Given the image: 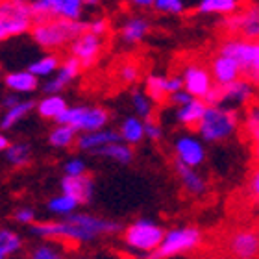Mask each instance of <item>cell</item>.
<instances>
[{"instance_id": "1", "label": "cell", "mask_w": 259, "mask_h": 259, "mask_svg": "<svg viewBox=\"0 0 259 259\" xmlns=\"http://www.w3.org/2000/svg\"><path fill=\"white\" fill-rule=\"evenodd\" d=\"M33 224V222H32ZM120 232V224L108 221L102 217L87 215V213H70L63 221L37 222L32 226V233L39 239L56 241V243H91L104 235H113Z\"/></svg>"}, {"instance_id": "2", "label": "cell", "mask_w": 259, "mask_h": 259, "mask_svg": "<svg viewBox=\"0 0 259 259\" xmlns=\"http://www.w3.org/2000/svg\"><path fill=\"white\" fill-rule=\"evenodd\" d=\"M87 30V21H67V19H47L33 22L30 28L33 43L47 50H60Z\"/></svg>"}, {"instance_id": "3", "label": "cell", "mask_w": 259, "mask_h": 259, "mask_svg": "<svg viewBox=\"0 0 259 259\" xmlns=\"http://www.w3.org/2000/svg\"><path fill=\"white\" fill-rule=\"evenodd\" d=\"M239 128L237 109L222 106H205V111L200 119L196 132L205 143H222L232 137Z\"/></svg>"}, {"instance_id": "4", "label": "cell", "mask_w": 259, "mask_h": 259, "mask_svg": "<svg viewBox=\"0 0 259 259\" xmlns=\"http://www.w3.org/2000/svg\"><path fill=\"white\" fill-rule=\"evenodd\" d=\"M33 15L26 0H2L0 2V43L21 37L30 32Z\"/></svg>"}, {"instance_id": "5", "label": "cell", "mask_w": 259, "mask_h": 259, "mask_svg": "<svg viewBox=\"0 0 259 259\" xmlns=\"http://www.w3.org/2000/svg\"><path fill=\"white\" fill-rule=\"evenodd\" d=\"M219 54L233 58L237 61L241 76L248 78L257 85L259 80V43L257 39L246 37H230L221 45Z\"/></svg>"}, {"instance_id": "6", "label": "cell", "mask_w": 259, "mask_h": 259, "mask_svg": "<svg viewBox=\"0 0 259 259\" xmlns=\"http://www.w3.org/2000/svg\"><path fill=\"white\" fill-rule=\"evenodd\" d=\"M58 124H69L76 130V132H95V130L106 128L109 122V113L108 109L104 108H89V106H74V108L63 109V113L56 119Z\"/></svg>"}, {"instance_id": "7", "label": "cell", "mask_w": 259, "mask_h": 259, "mask_svg": "<svg viewBox=\"0 0 259 259\" xmlns=\"http://www.w3.org/2000/svg\"><path fill=\"white\" fill-rule=\"evenodd\" d=\"M163 228L154 221H135L134 224H130L124 232V243L128 248H132L134 252H154L157 250L159 243H161Z\"/></svg>"}, {"instance_id": "8", "label": "cell", "mask_w": 259, "mask_h": 259, "mask_svg": "<svg viewBox=\"0 0 259 259\" xmlns=\"http://www.w3.org/2000/svg\"><path fill=\"white\" fill-rule=\"evenodd\" d=\"M33 22L47 21V19H67V21H80L83 17L81 0H32Z\"/></svg>"}, {"instance_id": "9", "label": "cell", "mask_w": 259, "mask_h": 259, "mask_svg": "<svg viewBox=\"0 0 259 259\" xmlns=\"http://www.w3.org/2000/svg\"><path fill=\"white\" fill-rule=\"evenodd\" d=\"M202 244V233L193 226L176 228L163 235L161 243L157 246L159 257H174L180 254H189Z\"/></svg>"}, {"instance_id": "10", "label": "cell", "mask_w": 259, "mask_h": 259, "mask_svg": "<svg viewBox=\"0 0 259 259\" xmlns=\"http://www.w3.org/2000/svg\"><path fill=\"white\" fill-rule=\"evenodd\" d=\"M255 83L248 80V78H237V80L219 85V102L217 106L230 109H239L244 106H250L254 102L255 97Z\"/></svg>"}, {"instance_id": "11", "label": "cell", "mask_w": 259, "mask_h": 259, "mask_svg": "<svg viewBox=\"0 0 259 259\" xmlns=\"http://www.w3.org/2000/svg\"><path fill=\"white\" fill-rule=\"evenodd\" d=\"M226 19L222 21V26L230 33H241V37L257 39L259 35V10L257 6L248 4L243 10L239 8L230 15H224Z\"/></svg>"}, {"instance_id": "12", "label": "cell", "mask_w": 259, "mask_h": 259, "mask_svg": "<svg viewBox=\"0 0 259 259\" xmlns=\"http://www.w3.org/2000/svg\"><path fill=\"white\" fill-rule=\"evenodd\" d=\"M69 45H70V56H74L76 60L80 61L81 69H91L93 65L98 61L104 49L102 37L91 33L89 30L81 32Z\"/></svg>"}, {"instance_id": "13", "label": "cell", "mask_w": 259, "mask_h": 259, "mask_svg": "<svg viewBox=\"0 0 259 259\" xmlns=\"http://www.w3.org/2000/svg\"><path fill=\"white\" fill-rule=\"evenodd\" d=\"M174 152H176V159L189 167H200L205 161V148L202 145V141L194 135H182L176 139L174 145Z\"/></svg>"}, {"instance_id": "14", "label": "cell", "mask_w": 259, "mask_h": 259, "mask_svg": "<svg viewBox=\"0 0 259 259\" xmlns=\"http://www.w3.org/2000/svg\"><path fill=\"white\" fill-rule=\"evenodd\" d=\"M81 72V65L80 61L76 60L74 56H69L65 61H61L58 70L54 72V78L47 80V83L43 85V93L47 95H56V93H61L63 87H67L70 81H74Z\"/></svg>"}, {"instance_id": "15", "label": "cell", "mask_w": 259, "mask_h": 259, "mask_svg": "<svg viewBox=\"0 0 259 259\" xmlns=\"http://www.w3.org/2000/svg\"><path fill=\"white\" fill-rule=\"evenodd\" d=\"M182 81H184L185 91L194 98H204V95L213 85L211 72L205 67H202V65H189V67H185L184 74H182Z\"/></svg>"}, {"instance_id": "16", "label": "cell", "mask_w": 259, "mask_h": 259, "mask_svg": "<svg viewBox=\"0 0 259 259\" xmlns=\"http://www.w3.org/2000/svg\"><path fill=\"white\" fill-rule=\"evenodd\" d=\"M95 184L89 174H78V176H67L61 180V193L69 194L78 204H87L93 198Z\"/></svg>"}, {"instance_id": "17", "label": "cell", "mask_w": 259, "mask_h": 259, "mask_svg": "<svg viewBox=\"0 0 259 259\" xmlns=\"http://www.w3.org/2000/svg\"><path fill=\"white\" fill-rule=\"evenodd\" d=\"M230 252L235 257L254 259L259 252V237L252 230H241L230 239Z\"/></svg>"}, {"instance_id": "18", "label": "cell", "mask_w": 259, "mask_h": 259, "mask_svg": "<svg viewBox=\"0 0 259 259\" xmlns=\"http://www.w3.org/2000/svg\"><path fill=\"white\" fill-rule=\"evenodd\" d=\"M209 72L211 78H213V83H219V85H224V83H230V81L241 78V69H239L237 61L222 54H219L215 60L211 61Z\"/></svg>"}, {"instance_id": "19", "label": "cell", "mask_w": 259, "mask_h": 259, "mask_svg": "<svg viewBox=\"0 0 259 259\" xmlns=\"http://www.w3.org/2000/svg\"><path fill=\"white\" fill-rule=\"evenodd\" d=\"M174 167H176V172H178L180 180H182V185H184V189L187 191V193L193 194V196H202V194H205L207 184H205L204 176H202L196 168L189 167V165H185V163L178 161V159L174 163Z\"/></svg>"}, {"instance_id": "20", "label": "cell", "mask_w": 259, "mask_h": 259, "mask_svg": "<svg viewBox=\"0 0 259 259\" xmlns=\"http://www.w3.org/2000/svg\"><path fill=\"white\" fill-rule=\"evenodd\" d=\"M113 141H120L119 132L100 128V130H95V132H85V134H81V137L76 139L74 145L78 146L81 152H89V154H91L93 150H97V148L108 145V143H113Z\"/></svg>"}, {"instance_id": "21", "label": "cell", "mask_w": 259, "mask_h": 259, "mask_svg": "<svg viewBox=\"0 0 259 259\" xmlns=\"http://www.w3.org/2000/svg\"><path fill=\"white\" fill-rule=\"evenodd\" d=\"M205 106L207 104L202 100V98H191L189 102L178 106V111H176V122L182 124L187 130H196L200 119L205 111Z\"/></svg>"}, {"instance_id": "22", "label": "cell", "mask_w": 259, "mask_h": 259, "mask_svg": "<svg viewBox=\"0 0 259 259\" xmlns=\"http://www.w3.org/2000/svg\"><path fill=\"white\" fill-rule=\"evenodd\" d=\"M148 32H150V22L146 21L145 17L134 15L120 28V39L126 45H137L148 35Z\"/></svg>"}, {"instance_id": "23", "label": "cell", "mask_w": 259, "mask_h": 259, "mask_svg": "<svg viewBox=\"0 0 259 259\" xmlns=\"http://www.w3.org/2000/svg\"><path fill=\"white\" fill-rule=\"evenodd\" d=\"M39 85V78L30 70H15L6 76V87L13 93H33Z\"/></svg>"}, {"instance_id": "24", "label": "cell", "mask_w": 259, "mask_h": 259, "mask_svg": "<svg viewBox=\"0 0 259 259\" xmlns=\"http://www.w3.org/2000/svg\"><path fill=\"white\" fill-rule=\"evenodd\" d=\"M93 156H100V157H108V159H113L117 163H122V165H128L132 159H134V150L132 146L126 145L124 141H113V143H108V145L100 146L97 150L91 152Z\"/></svg>"}, {"instance_id": "25", "label": "cell", "mask_w": 259, "mask_h": 259, "mask_svg": "<svg viewBox=\"0 0 259 259\" xmlns=\"http://www.w3.org/2000/svg\"><path fill=\"white\" fill-rule=\"evenodd\" d=\"M120 141H124L126 145H139L141 141L145 139V120L135 117H128L124 122H120L119 128Z\"/></svg>"}, {"instance_id": "26", "label": "cell", "mask_w": 259, "mask_h": 259, "mask_svg": "<svg viewBox=\"0 0 259 259\" xmlns=\"http://www.w3.org/2000/svg\"><path fill=\"white\" fill-rule=\"evenodd\" d=\"M145 93L148 95L154 104L167 102L168 89H167V76L163 74H148L145 81Z\"/></svg>"}, {"instance_id": "27", "label": "cell", "mask_w": 259, "mask_h": 259, "mask_svg": "<svg viewBox=\"0 0 259 259\" xmlns=\"http://www.w3.org/2000/svg\"><path fill=\"white\" fill-rule=\"evenodd\" d=\"M35 108H37V113L41 115L43 119L56 120L63 113V109L67 108V102H65L63 97H60V95L56 93V95H47Z\"/></svg>"}, {"instance_id": "28", "label": "cell", "mask_w": 259, "mask_h": 259, "mask_svg": "<svg viewBox=\"0 0 259 259\" xmlns=\"http://www.w3.org/2000/svg\"><path fill=\"white\" fill-rule=\"evenodd\" d=\"M60 63H61L60 54L52 52V54H47V56H43V58L33 60L32 63L28 65V70H30L32 74L37 76V78H47V76L54 74L56 70H58V67H60Z\"/></svg>"}, {"instance_id": "29", "label": "cell", "mask_w": 259, "mask_h": 259, "mask_svg": "<svg viewBox=\"0 0 259 259\" xmlns=\"http://www.w3.org/2000/svg\"><path fill=\"white\" fill-rule=\"evenodd\" d=\"M241 6H243L241 2H233V0H200L196 10L200 13H205V15H211V13L230 15L233 11H237Z\"/></svg>"}, {"instance_id": "30", "label": "cell", "mask_w": 259, "mask_h": 259, "mask_svg": "<svg viewBox=\"0 0 259 259\" xmlns=\"http://www.w3.org/2000/svg\"><path fill=\"white\" fill-rule=\"evenodd\" d=\"M35 108V104H33V100H19V102L15 104V106H11V108H8V111L4 113V117H2V128L4 130H10L13 128V126L19 122V120H22L24 117H26L32 109Z\"/></svg>"}, {"instance_id": "31", "label": "cell", "mask_w": 259, "mask_h": 259, "mask_svg": "<svg viewBox=\"0 0 259 259\" xmlns=\"http://www.w3.org/2000/svg\"><path fill=\"white\" fill-rule=\"evenodd\" d=\"M76 132L72 126L69 124H58L49 135V141L50 145L56 146V148H70V146H74L76 143Z\"/></svg>"}, {"instance_id": "32", "label": "cell", "mask_w": 259, "mask_h": 259, "mask_svg": "<svg viewBox=\"0 0 259 259\" xmlns=\"http://www.w3.org/2000/svg\"><path fill=\"white\" fill-rule=\"evenodd\" d=\"M132 104H134V109L139 119L152 120V117H154V102L148 98V95L145 91L134 89L132 91Z\"/></svg>"}, {"instance_id": "33", "label": "cell", "mask_w": 259, "mask_h": 259, "mask_svg": "<svg viewBox=\"0 0 259 259\" xmlns=\"http://www.w3.org/2000/svg\"><path fill=\"white\" fill-rule=\"evenodd\" d=\"M22 248V239L11 230H0V259H8Z\"/></svg>"}, {"instance_id": "34", "label": "cell", "mask_w": 259, "mask_h": 259, "mask_svg": "<svg viewBox=\"0 0 259 259\" xmlns=\"http://www.w3.org/2000/svg\"><path fill=\"white\" fill-rule=\"evenodd\" d=\"M78 205H80V204H78L74 198H70L69 194L61 193L60 196L50 198L49 204H47V207H49V211L52 213V215L67 217V215H70V213H74Z\"/></svg>"}, {"instance_id": "35", "label": "cell", "mask_w": 259, "mask_h": 259, "mask_svg": "<svg viewBox=\"0 0 259 259\" xmlns=\"http://www.w3.org/2000/svg\"><path fill=\"white\" fill-rule=\"evenodd\" d=\"M4 152H6V159L13 167H26L28 163L32 161V150H30V146L22 145V143L10 145Z\"/></svg>"}, {"instance_id": "36", "label": "cell", "mask_w": 259, "mask_h": 259, "mask_svg": "<svg viewBox=\"0 0 259 259\" xmlns=\"http://www.w3.org/2000/svg\"><path fill=\"white\" fill-rule=\"evenodd\" d=\"M152 8L161 15H182L185 11V0H154Z\"/></svg>"}, {"instance_id": "37", "label": "cell", "mask_w": 259, "mask_h": 259, "mask_svg": "<svg viewBox=\"0 0 259 259\" xmlns=\"http://www.w3.org/2000/svg\"><path fill=\"white\" fill-rule=\"evenodd\" d=\"M244 130L252 141L259 139V109L257 106H248V113H246V119H244Z\"/></svg>"}, {"instance_id": "38", "label": "cell", "mask_w": 259, "mask_h": 259, "mask_svg": "<svg viewBox=\"0 0 259 259\" xmlns=\"http://www.w3.org/2000/svg\"><path fill=\"white\" fill-rule=\"evenodd\" d=\"M30 257L33 259H61L63 257V252H61L56 244H41L33 250Z\"/></svg>"}, {"instance_id": "39", "label": "cell", "mask_w": 259, "mask_h": 259, "mask_svg": "<svg viewBox=\"0 0 259 259\" xmlns=\"http://www.w3.org/2000/svg\"><path fill=\"white\" fill-rule=\"evenodd\" d=\"M141 70L135 63H124L119 69V78L122 80V83H135L139 80Z\"/></svg>"}, {"instance_id": "40", "label": "cell", "mask_w": 259, "mask_h": 259, "mask_svg": "<svg viewBox=\"0 0 259 259\" xmlns=\"http://www.w3.org/2000/svg\"><path fill=\"white\" fill-rule=\"evenodd\" d=\"M65 174L67 176H78V174H85L87 172V165L83 159L80 157H74V159H69V161L63 165Z\"/></svg>"}, {"instance_id": "41", "label": "cell", "mask_w": 259, "mask_h": 259, "mask_svg": "<svg viewBox=\"0 0 259 259\" xmlns=\"http://www.w3.org/2000/svg\"><path fill=\"white\" fill-rule=\"evenodd\" d=\"M87 30L98 37H102L106 35L109 30V24H108V19H104V17H98V19H93V21L87 22Z\"/></svg>"}, {"instance_id": "42", "label": "cell", "mask_w": 259, "mask_h": 259, "mask_svg": "<svg viewBox=\"0 0 259 259\" xmlns=\"http://www.w3.org/2000/svg\"><path fill=\"white\" fill-rule=\"evenodd\" d=\"M145 137H148L152 141H159L163 137L161 126L154 122V120H145Z\"/></svg>"}, {"instance_id": "43", "label": "cell", "mask_w": 259, "mask_h": 259, "mask_svg": "<svg viewBox=\"0 0 259 259\" xmlns=\"http://www.w3.org/2000/svg\"><path fill=\"white\" fill-rule=\"evenodd\" d=\"M191 95L187 91H185L184 87H182V89H178V91H174V93H170V95H168L167 97V100L170 104H172V106H176V108H178V106H182V104H185V102H189L191 100Z\"/></svg>"}, {"instance_id": "44", "label": "cell", "mask_w": 259, "mask_h": 259, "mask_svg": "<svg viewBox=\"0 0 259 259\" xmlns=\"http://www.w3.org/2000/svg\"><path fill=\"white\" fill-rule=\"evenodd\" d=\"M15 221L21 224H32L35 222V211L32 207H21L15 211Z\"/></svg>"}, {"instance_id": "45", "label": "cell", "mask_w": 259, "mask_h": 259, "mask_svg": "<svg viewBox=\"0 0 259 259\" xmlns=\"http://www.w3.org/2000/svg\"><path fill=\"white\" fill-rule=\"evenodd\" d=\"M248 194L252 198L257 200V196H259V172L257 170L252 174V178H250V182H248Z\"/></svg>"}, {"instance_id": "46", "label": "cell", "mask_w": 259, "mask_h": 259, "mask_svg": "<svg viewBox=\"0 0 259 259\" xmlns=\"http://www.w3.org/2000/svg\"><path fill=\"white\" fill-rule=\"evenodd\" d=\"M152 2H154V0H130V4L134 6V8H139V10H148V8H152Z\"/></svg>"}, {"instance_id": "47", "label": "cell", "mask_w": 259, "mask_h": 259, "mask_svg": "<svg viewBox=\"0 0 259 259\" xmlns=\"http://www.w3.org/2000/svg\"><path fill=\"white\" fill-rule=\"evenodd\" d=\"M19 100H21V98H19V93H11V95H8V97L4 98V108H11V106H15Z\"/></svg>"}, {"instance_id": "48", "label": "cell", "mask_w": 259, "mask_h": 259, "mask_svg": "<svg viewBox=\"0 0 259 259\" xmlns=\"http://www.w3.org/2000/svg\"><path fill=\"white\" fill-rule=\"evenodd\" d=\"M100 2H102V0H81L83 8H98Z\"/></svg>"}, {"instance_id": "49", "label": "cell", "mask_w": 259, "mask_h": 259, "mask_svg": "<svg viewBox=\"0 0 259 259\" xmlns=\"http://www.w3.org/2000/svg\"><path fill=\"white\" fill-rule=\"evenodd\" d=\"M8 146H10V139H8L4 134H0V152L6 150Z\"/></svg>"}, {"instance_id": "50", "label": "cell", "mask_w": 259, "mask_h": 259, "mask_svg": "<svg viewBox=\"0 0 259 259\" xmlns=\"http://www.w3.org/2000/svg\"><path fill=\"white\" fill-rule=\"evenodd\" d=\"M233 2H243V0H233Z\"/></svg>"}, {"instance_id": "51", "label": "cell", "mask_w": 259, "mask_h": 259, "mask_svg": "<svg viewBox=\"0 0 259 259\" xmlns=\"http://www.w3.org/2000/svg\"><path fill=\"white\" fill-rule=\"evenodd\" d=\"M26 2H32V0H26Z\"/></svg>"}, {"instance_id": "52", "label": "cell", "mask_w": 259, "mask_h": 259, "mask_svg": "<svg viewBox=\"0 0 259 259\" xmlns=\"http://www.w3.org/2000/svg\"><path fill=\"white\" fill-rule=\"evenodd\" d=\"M0 2H2V0H0Z\"/></svg>"}]
</instances>
